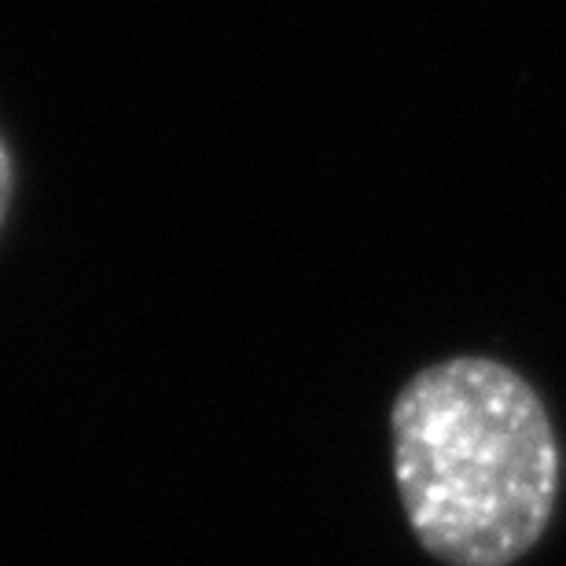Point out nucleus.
<instances>
[{
  "label": "nucleus",
  "mask_w": 566,
  "mask_h": 566,
  "mask_svg": "<svg viewBox=\"0 0 566 566\" xmlns=\"http://www.w3.org/2000/svg\"><path fill=\"white\" fill-rule=\"evenodd\" d=\"M394 479L416 541L449 566H507L548 530L559 441L515 368L452 357L405 382L390 412Z\"/></svg>",
  "instance_id": "f257e3e1"
},
{
  "label": "nucleus",
  "mask_w": 566,
  "mask_h": 566,
  "mask_svg": "<svg viewBox=\"0 0 566 566\" xmlns=\"http://www.w3.org/2000/svg\"><path fill=\"white\" fill-rule=\"evenodd\" d=\"M11 180H15V174H11V155L4 140H0V224H4V213L11 202Z\"/></svg>",
  "instance_id": "f03ea898"
}]
</instances>
